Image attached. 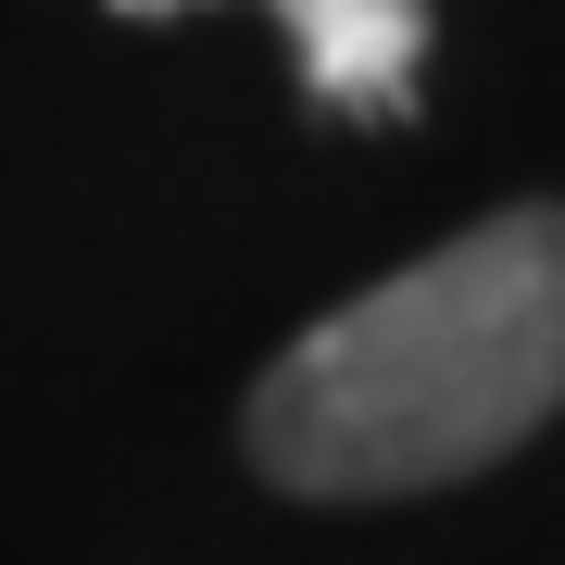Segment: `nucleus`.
Masks as SVG:
<instances>
[{
    "label": "nucleus",
    "instance_id": "nucleus-1",
    "mask_svg": "<svg viewBox=\"0 0 565 565\" xmlns=\"http://www.w3.org/2000/svg\"><path fill=\"white\" fill-rule=\"evenodd\" d=\"M565 415V202H515L315 315L264 364L239 440L302 503H403Z\"/></svg>",
    "mask_w": 565,
    "mask_h": 565
},
{
    "label": "nucleus",
    "instance_id": "nucleus-2",
    "mask_svg": "<svg viewBox=\"0 0 565 565\" xmlns=\"http://www.w3.org/2000/svg\"><path fill=\"white\" fill-rule=\"evenodd\" d=\"M114 13H189V0H114ZM289 51H302V88L327 114L390 126L427 76V0H277Z\"/></svg>",
    "mask_w": 565,
    "mask_h": 565
}]
</instances>
